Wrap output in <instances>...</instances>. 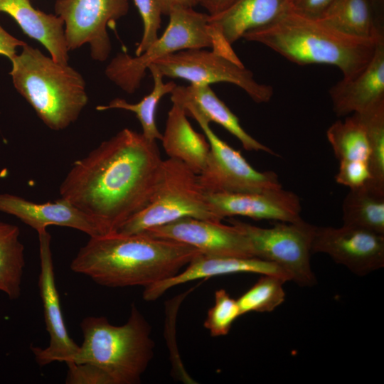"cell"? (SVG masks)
I'll return each mask as SVG.
<instances>
[{
	"label": "cell",
	"instance_id": "9c48e42d",
	"mask_svg": "<svg viewBox=\"0 0 384 384\" xmlns=\"http://www.w3.org/2000/svg\"><path fill=\"white\" fill-rule=\"evenodd\" d=\"M237 225L248 238L255 257L279 266L302 287L315 284L316 280L310 265L311 245L316 226L302 218L294 222L274 221L272 228L257 227L235 219Z\"/></svg>",
	"mask_w": 384,
	"mask_h": 384
},
{
	"label": "cell",
	"instance_id": "30bf717a",
	"mask_svg": "<svg viewBox=\"0 0 384 384\" xmlns=\"http://www.w3.org/2000/svg\"><path fill=\"white\" fill-rule=\"evenodd\" d=\"M154 64L164 77L183 79L192 85L233 84L257 103L268 102L274 94L273 87L257 82L253 73L240 60H232L212 50H183L157 60Z\"/></svg>",
	"mask_w": 384,
	"mask_h": 384
},
{
	"label": "cell",
	"instance_id": "f1b7e54d",
	"mask_svg": "<svg viewBox=\"0 0 384 384\" xmlns=\"http://www.w3.org/2000/svg\"><path fill=\"white\" fill-rule=\"evenodd\" d=\"M262 276L238 299L240 314L248 312H270L285 299L283 284L287 280L273 274Z\"/></svg>",
	"mask_w": 384,
	"mask_h": 384
},
{
	"label": "cell",
	"instance_id": "2e32d148",
	"mask_svg": "<svg viewBox=\"0 0 384 384\" xmlns=\"http://www.w3.org/2000/svg\"><path fill=\"white\" fill-rule=\"evenodd\" d=\"M212 212L222 220L245 216L255 220L294 222L301 219L299 196L282 188L245 193H206Z\"/></svg>",
	"mask_w": 384,
	"mask_h": 384
},
{
	"label": "cell",
	"instance_id": "7402d4cb",
	"mask_svg": "<svg viewBox=\"0 0 384 384\" xmlns=\"http://www.w3.org/2000/svg\"><path fill=\"white\" fill-rule=\"evenodd\" d=\"M171 99L172 102L188 101L193 104L210 122L217 123L235 137L245 150L262 151L278 156L242 128L238 117L216 95L210 85H176L171 93Z\"/></svg>",
	"mask_w": 384,
	"mask_h": 384
},
{
	"label": "cell",
	"instance_id": "3957f363",
	"mask_svg": "<svg viewBox=\"0 0 384 384\" xmlns=\"http://www.w3.org/2000/svg\"><path fill=\"white\" fill-rule=\"evenodd\" d=\"M383 37L374 39L351 36L319 18L292 9L273 22L242 36L245 40L265 45L299 65L336 66L346 78L356 75L367 65Z\"/></svg>",
	"mask_w": 384,
	"mask_h": 384
},
{
	"label": "cell",
	"instance_id": "ba28073f",
	"mask_svg": "<svg viewBox=\"0 0 384 384\" xmlns=\"http://www.w3.org/2000/svg\"><path fill=\"white\" fill-rule=\"evenodd\" d=\"M176 102L185 108L187 115L196 119L209 143L205 166L198 174L206 193L256 192L282 188L276 173L256 170L239 151L219 138L210 128L208 119L193 104L188 101Z\"/></svg>",
	"mask_w": 384,
	"mask_h": 384
},
{
	"label": "cell",
	"instance_id": "9a60e30c",
	"mask_svg": "<svg viewBox=\"0 0 384 384\" xmlns=\"http://www.w3.org/2000/svg\"><path fill=\"white\" fill-rule=\"evenodd\" d=\"M292 0H235L221 12L210 16L212 50L240 60L233 44L247 31L267 25L291 9Z\"/></svg>",
	"mask_w": 384,
	"mask_h": 384
},
{
	"label": "cell",
	"instance_id": "8d00e7d4",
	"mask_svg": "<svg viewBox=\"0 0 384 384\" xmlns=\"http://www.w3.org/2000/svg\"><path fill=\"white\" fill-rule=\"evenodd\" d=\"M164 15L169 14L175 6L193 8L198 4V0H158Z\"/></svg>",
	"mask_w": 384,
	"mask_h": 384
},
{
	"label": "cell",
	"instance_id": "4fadbf2b",
	"mask_svg": "<svg viewBox=\"0 0 384 384\" xmlns=\"http://www.w3.org/2000/svg\"><path fill=\"white\" fill-rule=\"evenodd\" d=\"M144 233L188 245L207 256L255 257L250 240L233 223L228 225L219 220L183 218Z\"/></svg>",
	"mask_w": 384,
	"mask_h": 384
},
{
	"label": "cell",
	"instance_id": "8fae6325",
	"mask_svg": "<svg viewBox=\"0 0 384 384\" xmlns=\"http://www.w3.org/2000/svg\"><path fill=\"white\" fill-rule=\"evenodd\" d=\"M129 0H56L55 14L64 22L68 50L89 44L93 60L103 62L112 50L107 27L129 11Z\"/></svg>",
	"mask_w": 384,
	"mask_h": 384
},
{
	"label": "cell",
	"instance_id": "d4e9b609",
	"mask_svg": "<svg viewBox=\"0 0 384 384\" xmlns=\"http://www.w3.org/2000/svg\"><path fill=\"white\" fill-rule=\"evenodd\" d=\"M25 264L18 227L0 221V292L10 299L21 297Z\"/></svg>",
	"mask_w": 384,
	"mask_h": 384
},
{
	"label": "cell",
	"instance_id": "484cf974",
	"mask_svg": "<svg viewBox=\"0 0 384 384\" xmlns=\"http://www.w3.org/2000/svg\"><path fill=\"white\" fill-rule=\"evenodd\" d=\"M148 70L150 71L154 85L151 92L137 103H130L122 98H115L106 105H99L96 109L105 111L112 109L124 110L135 114L139 121L142 134L149 141L160 140L162 134L159 131L156 124V112L161 98L171 94L176 86L174 82H164V76L155 64H151Z\"/></svg>",
	"mask_w": 384,
	"mask_h": 384
},
{
	"label": "cell",
	"instance_id": "52a82bcc",
	"mask_svg": "<svg viewBox=\"0 0 384 384\" xmlns=\"http://www.w3.org/2000/svg\"><path fill=\"white\" fill-rule=\"evenodd\" d=\"M169 23L161 36L140 55L118 53L105 68L106 76L124 92L132 94L139 87L149 66L174 53L213 47L209 15L193 8L175 6L168 14Z\"/></svg>",
	"mask_w": 384,
	"mask_h": 384
},
{
	"label": "cell",
	"instance_id": "d590c367",
	"mask_svg": "<svg viewBox=\"0 0 384 384\" xmlns=\"http://www.w3.org/2000/svg\"><path fill=\"white\" fill-rule=\"evenodd\" d=\"M235 0H198L210 16L218 14L229 6Z\"/></svg>",
	"mask_w": 384,
	"mask_h": 384
},
{
	"label": "cell",
	"instance_id": "277c9868",
	"mask_svg": "<svg viewBox=\"0 0 384 384\" xmlns=\"http://www.w3.org/2000/svg\"><path fill=\"white\" fill-rule=\"evenodd\" d=\"M11 62L14 86L47 127L62 130L77 120L88 101L78 71L27 44Z\"/></svg>",
	"mask_w": 384,
	"mask_h": 384
},
{
	"label": "cell",
	"instance_id": "1f68e13d",
	"mask_svg": "<svg viewBox=\"0 0 384 384\" xmlns=\"http://www.w3.org/2000/svg\"><path fill=\"white\" fill-rule=\"evenodd\" d=\"M336 183L350 190L363 187L371 181L368 161L348 160L339 161L338 171L335 176Z\"/></svg>",
	"mask_w": 384,
	"mask_h": 384
},
{
	"label": "cell",
	"instance_id": "8992f818",
	"mask_svg": "<svg viewBox=\"0 0 384 384\" xmlns=\"http://www.w3.org/2000/svg\"><path fill=\"white\" fill-rule=\"evenodd\" d=\"M183 218L219 220L212 212L198 176L184 163L163 160L156 190L147 206L116 233H139Z\"/></svg>",
	"mask_w": 384,
	"mask_h": 384
},
{
	"label": "cell",
	"instance_id": "6da1fadb",
	"mask_svg": "<svg viewBox=\"0 0 384 384\" xmlns=\"http://www.w3.org/2000/svg\"><path fill=\"white\" fill-rule=\"evenodd\" d=\"M163 159L155 141L124 128L75 161L60 186V198L116 233L149 203Z\"/></svg>",
	"mask_w": 384,
	"mask_h": 384
},
{
	"label": "cell",
	"instance_id": "7c38bea8",
	"mask_svg": "<svg viewBox=\"0 0 384 384\" xmlns=\"http://www.w3.org/2000/svg\"><path fill=\"white\" fill-rule=\"evenodd\" d=\"M38 235L40 256L38 284L50 342L45 348L36 346H31V348L37 363L44 366L55 361H73L80 346L70 336L63 319L55 284L50 235L47 229L38 232Z\"/></svg>",
	"mask_w": 384,
	"mask_h": 384
},
{
	"label": "cell",
	"instance_id": "ffe728a7",
	"mask_svg": "<svg viewBox=\"0 0 384 384\" xmlns=\"http://www.w3.org/2000/svg\"><path fill=\"white\" fill-rule=\"evenodd\" d=\"M14 18L28 37L38 41L56 62L68 64L64 22L56 14L34 8L29 0H0V13Z\"/></svg>",
	"mask_w": 384,
	"mask_h": 384
},
{
	"label": "cell",
	"instance_id": "e0dca14e",
	"mask_svg": "<svg viewBox=\"0 0 384 384\" xmlns=\"http://www.w3.org/2000/svg\"><path fill=\"white\" fill-rule=\"evenodd\" d=\"M0 212L15 216L37 233L57 225L78 230L90 237L107 235L97 221L62 198L54 202L35 203L0 193Z\"/></svg>",
	"mask_w": 384,
	"mask_h": 384
},
{
	"label": "cell",
	"instance_id": "836d02e7",
	"mask_svg": "<svg viewBox=\"0 0 384 384\" xmlns=\"http://www.w3.org/2000/svg\"><path fill=\"white\" fill-rule=\"evenodd\" d=\"M336 0H292L291 9L298 14L319 18Z\"/></svg>",
	"mask_w": 384,
	"mask_h": 384
},
{
	"label": "cell",
	"instance_id": "83f0119b",
	"mask_svg": "<svg viewBox=\"0 0 384 384\" xmlns=\"http://www.w3.org/2000/svg\"><path fill=\"white\" fill-rule=\"evenodd\" d=\"M353 114L363 124L368 142L371 181L368 185L384 193V100L361 112Z\"/></svg>",
	"mask_w": 384,
	"mask_h": 384
},
{
	"label": "cell",
	"instance_id": "7a4b0ae2",
	"mask_svg": "<svg viewBox=\"0 0 384 384\" xmlns=\"http://www.w3.org/2000/svg\"><path fill=\"white\" fill-rule=\"evenodd\" d=\"M202 254L188 245L144 232L90 237L70 270L108 287L149 285L173 277Z\"/></svg>",
	"mask_w": 384,
	"mask_h": 384
},
{
	"label": "cell",
	"instance_id": "4316f807",
	"mask_svg": "<svg viewBox=\"0 0 384 384\" xmlns=\"http://www.w3.org/2000/svg\"><path fill=\"white\" fill-rule=\"evenodd\" d=\"M326 137L336 159L368 163L370 149L365 129L355 114L337 120L326 131Z\"/></svg>",
	"mask_w": 384,
	"mask_h": 384
},
{
	"label": "cell",
	"instance_id": "f546056e",
	"mask_svg": "<svg viewBox=\"0 0 384 384\" xmlns=\"http://www.w3.org/2000/svg\"><path fill=\"white\" fill-rule=\"evenodd\" d=\"M214 302L208 311L203 326L211 336H226L233 322L241 316L238 304L223 289L215 291Z\"/></svg>",
	"mask_w": 384,
	"mask_h": 384
},
{
	"label": "cell",
	"instance_id": "603a6c76",
	"mask_svg": "<svg viewBox=\"0 0 384 384\" xmlns=\"http://www.w3.org/2000/svg\"><path fill=\"white\" fill-rule=\"evenodd\" d=\"M319 18L356 37L378 39L384 36L377 20L375 0H336Z\"/></svg>",
	"mask_w": 384,
	"mask_h": 384
},
{
	"label": "cell",
	"instance_id": "d6a6232c",
	"mask_svg": "<svg viewBox=\"0 0 384 384\" xmlns=\"http://www.w3.org/2000/svg\"><path fill=\"white\" fill-rule=\"evenodd\" d=\"M68 373L66 384H114L111 378L101 368L90 363H65Z\"/></svg>",
	"mask_w": 384,
	"mask_h": 384
},
{
	"label": "cell",
	"instance_id": "5bb4252c",
	"mask_svg": "<svg viewBox=\"0 0 384 384\" xmlns=\"http://www.w3.org/2000/svg\"><path fill=\"white\" fill-rule=\"evenodd\" d=\"M311 252L329 255L353 273L363 276L384 266V235L343 225L316 227Z\"/></svg>",
	"mask_w": 384,
	"mask_h": 384
},
{
	"label": "cell",
	"instance_id": "ac0fdd59",
	"mask_svg": "<svg viewBox=\"0 0 384 384\" xmlns=\"http://www.w3.org/2000/svg\"><path fill=\"white\" fill-rule=\"evenodd\" d=\"M181 272L164 280L144 287L143 298L154 301L169 289L200 279L236 273L273 274L287 281L290 279L277 265L269 261L252 257H211L198 255Z\"/></svg>",
	"mask_w": 384,
	"mask_h": 384
},
{
	"label": "cell",
	"instance_id": "44dd1931",
	"mask_svg": "<svg viewBox=\"0 0 384 384\" xmlns=\"http://www.w3.org/2000/svg\"><path fill=\"white\" fill-rule=\"evenodd\" d=\"M161 141L169 158L184 163L197 174L202 171L210 151L209 143L204 134L193 129L185 108L178 102H173L168 112Z\"/></svg>",
	"mask_w": 384,
	"mask_h": 384
},
{
	"label": "cell",
	"instance_id": "e575fe53",
	"mask_svg": "<svg viewBox=\"0 0 384 384\" xmlns=\"http://www.w3.org/2000/svg\"><path fill=\"white\" fill-rule=\"evenodd\" d=\"M26 43L8 33L0 24V55L10 60L16 55V48Z\"/></svg>",
	"mask_w": 384,
	"mask_h": 384
},
{
	"label": "cell",
	"instance_id": "4dcf8cb0",
	"mask_svg": "<svg viewBox=\"0 0 384 384\" xmlns=\"http://www.w3.org/2000/svg\"><path fill=\"white\" fill-rule=\"evenodd\" d=\"M133 1L144 26L142 40L135 50V55L138 56L158 38L163 13L158 0H133Z\"/></svg>",
	"mask_w": 384,
	"mask_h": 384
},
{
	"label": "cell",
	"instance_id": "cb8c5ba5",
	"mask_svg": "<svg viewBox=\"0 0 384 384\" xmlns=\"http://www.w3.org/2000/svg\"><path fill=\"white\" fill-rule=\"evenodd\" d=\"M343 225L384 235V193L368 185L349 190L342 203Z\"/></svg>",
	"mask_w": 384,
	"mask_h": 384
},
{
	"label": "cell",
	"instance_id": "d6986e66",
	"mask_svg": "<svg viewBox=\"0 0 384 384\" xmlns=\"http://www.w3.org/2000/svg\"><path fill=\"white\" fill-rule=\"evenodd\" d=\"M329 93L338 117L361 112L384 100V37L367 65L356 75L343 78Z\"/></svg>",
	"mask_w": 384,
	"mask_h": 384
},
{
	"label": "cell",
	"instance_id": "5b68a950",
	"mask_svg": "<svg viewBox=\"0 0 384 384\" xmlns=\"http://www.w3.org/2000/svg\"><path fill=\"white\" fill-rule=\"evenodd\" d=\"M83 341L75 363L101 368L114 384H137L154 356L147 320L134 304L125 324L115 326L103 316H87L80 324Z\"/></svg>",
	"mask_w": 384,
	"mask_h": 384
}]
</instances>
